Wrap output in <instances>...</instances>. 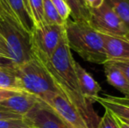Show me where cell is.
Segmentation results:
<instances>
[{"label": "cell", "mask_w": 129, "mask_h": 128, "mask_svg": "<svg viewBox=\"0 0 129 128\" xmlns=\"http://www.w3.org/2000/svg\"><path fill=\"white\" fill-rule=\"evenodd\" d=\"M34 55L44 65L60 92L77 108L89 127L97 128L100 118L94 111L92 104L88 102L81 92L75 71L76 61L68 45L66 33L49 59Z\"/></svg>", "instance_id": "obj_1"}, {"label": "cell", "mask_w": 129, "mask_h": 128, "mask_svg": "<svg viewBox=\"0 0 129 128\" xmlns=\"http://www.w3.org/2000/svg\"><path fill=\"white\" fill-rule=\"evenodd\" d=\"M65 33L70 48L83 60L102 65L107 62L102 33L88 22L69 19L65 23Z\"/></svg>", "instance_id": "obj_2"}, {"label": "cell", "mask_w": 129, "mask_h": 128, "mask_svg": "<svg viewBox=\"0 0 129 128\" xmlns=\"http://www.w3.org/2000/svg\"><path fill=\"white\" fill-rule=\"evenodd\" d=\"M0 34L5 43L8 54L7 64L20 66L34 57L31 34L25 31L7 14L0 18Z\"/></svg>", "instance_id": "obj_3"}, {"label": "cell", "mask_w": 129, "mask_h": 128, "mask_svg": "<svg viewBox=\"0 0 129 128\" xmlns=\"http://www.w3.org/2000/svg\"><path fill=\"white\" fill-rule=\"evenodd\" d=\"M13 68L21 89L41 100L51 93L60 92L50 74L37 57L34 56L32 60Z\"/></svg>", "instance_id": "obj_4"}, {"label": "cell", "mask_w": 129, "mask_h": 128, "mask_svg": "<svg viewBox=\"0 0 129 128\" xmlns=\"http://www.w3.org/2000/svg\"><path fill=\"white\" fill-rule=\"evenodd\" d=\"M65 35V25L45 24L31 32L34 55L49 59Z\"/></svg>", "instance_id": "obj_5"}, {"label": "cell", "mask_w": 129, "mask_h": 128, "mask_svg": "<svg viewBox=\"0 0 129 128\" xmlns=\"http://www.w3.org/2000/svg\"><path fill=\"white\" fill-rule=\"evenodd\" d=\"M87 22L92 28L101 33L129 36L127 27L105 2L99 8L89 10Z\"/></svg>", "instance_id": "obj_6"}, {"label": "cell", "mask_w": 129, "mask_h": 128, "mask_svg": "<svg viewBox=\"0 0 129 128\" xmlns=\"http://www.w3.org/2000/svg\"><path fill=\"white\" fill-rule=\"evenodd\" d=\"M41 101L48 104L70 126L73 128H90L77 108L61 93H51Z\"/></svg>", "instance_id": "obj_7"}, {"label": "cell", "mask_w": 129, "mask_h": 128, "mask_svg": "<svg viewBox=\"0 0 129 128\" xmlns=\"http://www.w3.org/2000/svg\"><path fill=\"white\" fill-rule=\"evenodd\" d=\"M24 118L31 125L36 128H69L66 123L41 100Z\"/></svg>", "instance_id": "obj_8"}, {"label": "cell", "mask_w": 129, "mask_h": 128, "mask_svg": "<svg viewBox=\"0 0 129 128\" xmlns=\"http://www.w3.org/2000/svg\"><path fill=\"white\" fill-rule=\"evenodd\" d=\"M107 61H129V36H118L102 33Z\"/></svg>", "instance_id": "obj_9"}, {"label": "cell", "mask_w": 129, "mask_h": 128, "mask_svg": "<svg viewBox=\"0 0 129 128\" xmlns=\"http://www.w3.org/2000/svg\"><path fill=\"white\" fill-rule=\"evenodd\" d=\"M40 101L34 95L21 91L0 103V108L24 117Z\"/></svg>", "instance_id": "obj_10"}, {"label": "cell", "mask_w": 129, "mask_h": 128, "mask_svg": "<svg viewBox=\"0 0 129 128\" xmlns=\"http://www.w3.org/2000/svg\"><path fill=\"white\" fill-rule=\"evenodd\" d=\"M5 14L12 19L20 27L31 34L34 25L27 12L25 0H0Z\"/></svg>", "instance_id": "obj_11"}, {"label": "cell", "mask_w": 129, "mask_h": 128, "mask_svg": "<svg viewBox=\"0 0 129 128\" xmlns=\"http://www.w3.org/2000/svg\"><path fill=\"white\" fill-rule=\"evenodd\" d=\"M75 71L83 96L90 104L95 103L102 90L99 83L77 62H75Z\"/></svg>", "instance_id": "obj_12"}, {"label": "cell", "mask_w": 129, "mask_h": 128, "mask_svg": "<svg viewBox=\"0 0 129 128\" xmlns=\"http://www.w3.org/2000/svg\"><path fill=\"white\" fill-rule=\"evenodd\" d=\"M103 66L107 82L122 92L125 97H129V83L122 71L111 61L105 62Z\"/></svg>", "instance_id": "obj_13"}, {"label": "cell", "mask_w": 129, "mask_h": 128, "mask_svg": "<svg viewBox=\"0 0 129 128\" xmlns=\"http://www.w3.org/2000/svg\"><path fill=\"white\" fill-rule=\"evenodd\" d=\"M96 102L99 103L105 109L109 110L118 119L129 125V105L116 102L106 94H104L102 97L99 96Z\"/></svg>", "instance_id": "obj_14"}, {"label": "cell", "mask_w": 129, "mask_h": 128, "mask_svg": "<svg viewBox=\"0 0 129 128\" xmlns=\"http://www.w3.org/2000/svg\"><path fill=\"white\" fill-rule=\"evenodd\" d=\"M0 89L23 91L13 67L0 61Z\"/></svg>", "instance_id": "obj_15"}, {"label": "cell", "mask_w": 129, "mask_h": 128, "mask_svg": "<svg viewBox=\"0 0 129 128\" xmlns=\"http://www.w3.org/2000/svg\"><path fill=\"white\" fill-rule=\"evenodd\" d=\"M25 5L34 27H40L45 25L42 0H25Z\"/></svg>", "instance_id": "obj_16"}, {"label": "cell", "mask_w": 129, "mask_h": 128, "mask_svg": "<svg viewBox=\"0 0 129 128\" xmlns=\"http://www.w3.org/2000/svg\"><path fill=\"white\" fill-rule=\"evenodd\" d=\"M129 30V0H105Z\"/></svg>", "instance_id": "obj_17"}, {"label": "cell", "mask_w": 129, "mask_h": 128, "mask_svg": "<svg viewBox=\"0 0 129 128\" xmlns=\"http://www.w3.org/2000/svg\"><path fill=\"white\" fill-rule=\"evenodd\" d=\"M43 1V17L45 24L49 25H59L64 26L66 21H64L54 6L51 0H42Z\"/></svg>", "instance_id": "obj_18"}, {"label": "cell", "mask_w": 129, "mask_h": 128, "mask_svg": "<svg viewBox=\"0 0 129 128\" xmlns=\"http://www.w3.org/2000/svg\"><path fill=\"white\" fill-rule=\"evenodd\" d=\"M71 10L72 19L78 21H88L89 10L80 0H64Z\"/></svg>", "instance_id": "obj_19"}, {"label": "cell", "mask_w": 129, "mask_h": 128, "mask_svg": "<svg viewBox=\"0 0 129 128\" xmlns=\"http://www.w3.org/2000/svg\"><path fill=\"white\" fill-rule=\"evenodd\" d=\"M97 128H121L118 118L109 110L105 109V114L99 119Z\"/></svg>", "instance_id": "obj_20"}, {"label": "cell", "mask_w": 129, "mask_h": 128, "mask_svg": "<svg viewBox=\"0 0 129 128\" xmlns=\"http://www.w3.org/2000/svg\"><path fill=\"white\" fill-rule=\"evenodd\" d=\"M51 2L55 7L56 11L59 13L60 17L64 21H67L71 16V10L68 4L64 0H51Z\"/></svg>", "instance_id": "obj_21"}, {"label": "cell", "mask_w": 129, "mask_h": 128, "mask_svg": "<svg viewBox=\"0 0 129 128\" xmlns=\"http://www.w3.org/2000/svg\"><path fill=\"white\" fill-rule=\"evenodd\" d=\"M23 125H31L25 118H15V119H1L0 128H16ZM33 126V125H32Z\"/></svg>", "instance_id": "obj_22"}, {"label": "cell", "mask_w": 129, "mask_h": 128, "mask_svg": "<svg viewBox=\"0 0 129 128\" xmlns=\"http://www.w3.org/2000/svg\"><path fill=\"white\" fill-rule=\"evenodd\" d=\"M114 64L122 71L124 75L126 76L129 83V61H124V62H112Z\"/></svg>", "instance_id": "obj_23"}, {"label": "cell", "mask_w": 129, "mask_h": 128, "mask_svg": "<svg viewBox=\"0 0 129 128\" xmlns=\"http://www.w3.org/2000/svg\"><path fill=\"white\" fill-rule=\"evenodd\" d=\"M24 117L18 115L16 113H12L6 110L0 108V120L1 119H15V118H22Z\"/></svg>", "instance_id": "obj_24"}, {"label": "cell", "mask_w": 129, "mask_h": 128, "mask_svg": "<svg viewBox=\"0 0 129 128\" xmlns=\"http://www.w3.org/2000/svg\"><path fill=\"white\" fill-rule=\"evenodd\" d=\"M105 0H83L84 5L88 10L99 8L104 4Z\"/></svg>", "instance_id": "obj_25"}, {"label": "cell", "mask_w": 129, "mask_h": 128, "mask_svg": "<svg viewBox=\"0 0 129 128\" xmlns=\"http://www.w3.org/2000/svg\"><path fill=\"white\" fill-rule=\"evenodd\" d=\"M21 91L18 90H8V89H0V103L3 102L4 100L9 98L10 97L15 95L16 93L19 92Z\"/></svg>", "instance_id": "obj_26"}, {"label": "cell", "mask_w": 129, "mask_h": 128, "mask_svg": "<svg viewBox=\"0 0 129 128\" xmlns=\"http://www.w3.org/2000/svg\"><path fill=\"white\" fill-rule=\"evenodd\" d=\"M0 60L5 61V62L8 60V54H7V50L5 48V43L1 34H0Z\"/></svg>", "instance_id": "obj_27"}, {"label": "cell", "mask_w": 129, "mask_h": 128, "mask_svg": "<svg viewBox=\"0 0 129 128\" xmlns=\"http://www.w3.org/2000/svg\"><path fill=\"white\" fill-rule=\"evenodd\" d=\"M108 97H110L111 99L116 101V102H119L120 104H126V105H129V97H115V96H111V95H108Z\"/></svg>", "instance_id": "obj_28"}, {"label": "cell", "mask_w": 129, "mask_h": 128, "mask_svg": "<svg viewBox=\"0 0 129 128\" xmlns=\"http://www.w3.org/2000/svg\"><path fill=\"white\" fill-rule=\"evenodd\" d=\"M5 11H4L3 6H2L1 1H0V18H1L3 15H5Z\"/></svg>", "instance_id": "obj_29"}, {"label": "cell", "mask_w": 129, "mask_h": 128, "mask_svg": "<svg viewBox=\"0 0 129 128\" xmlns=\"http://www.w3.org/2000/svg\"><path fill=\"white\" fill-rule=\"evenodd\" d=\"M16 128H36V127L32 126V125H23V126H19V127H16Z\"/></svg>", "instance_id": "obj_30"}, {"label": "cell", "mask_w": 129, "mask_h": 128, "mask_svg": "<svg viewBox=\"0 0 129 128\" xmlns=\"http://www.w3.org/2000/svg\"><path fill=\"white\" fill-rule=\"evenodd\" d=\"M80 1H81V2H82V3H83V5H84V3H83V0H80Z\"/></svg>", "instance_id": "obj_31"}, {"label": "cell", "mask_w": 129, "mask_h": 128, "mask_svg": "<svg viewBox=\"0 0 129 128\" xmlns=\"http://www.w3.org/2000/svg\"><path fill=\"white\" fill-rule=\"evenodd\" d=\"M66 125H67V124H66ZM68 127H69V128H73V127H71V126H70V125H68Z\"/></svg>", "instance_id": "obj_32"}]
</instances>
